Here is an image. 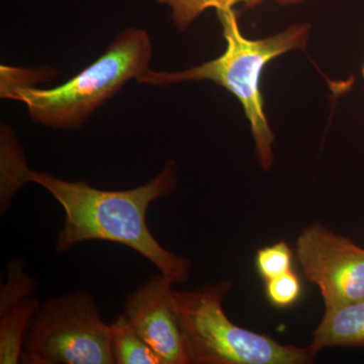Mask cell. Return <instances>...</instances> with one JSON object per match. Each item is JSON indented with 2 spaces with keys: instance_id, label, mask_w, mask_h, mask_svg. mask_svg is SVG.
<instances>
[{
  "instance_id": "11",
  "label": "cell",
  "mask_w": 364,
  "mask_h": 364,
  "mask_svg": "<svg viewBox=\"0 0 364 364\" xmlns=\"http://www.w3.org/2000/svg\"><path fill=\"white\" fill-rule=\"evenodd\" d=\"M112 346L116 364H162L156 352L121 314L112 323Z\"/></svg>"
},
{
  "instance_id": "13",
  "label": "cell",
  "mask_w": 364,
  "mask_h": 364,
  "mask_svg": "<svg viewBox=\"0 0 364 364\" xmlns=\"http://www.w3.org/2000/svg\"><path fill=\"white\" fill-rule=\"evenodd\" d=\"M164 4L171 11V20L177 28L186 31L193 21L208 9H233L236 4H243V0H155Z\"/></svg>"
},
{
  "instance_id": "8",
  "label": "cell",
  "mask_w": 364,
  "mask_h": 364,
  "mask_svg": "<svg viewBox=\"0 0 364 364\" xmlns=\"http://www.w3.org/2000/svg\"><path fill=\"white\" fill-rule=\"evenodd\" d=\"M311 344L318 351L327 347L364 346V299L326 310Z\"/></svg>"
},
{
  "instance_id": "14",
  "label": "cell",
  "mask_w": 364,
  "mask_h": 364,
  "mask_svg": "<svg viewBox=\"0 0 364 364\" xmlns=\"http://www.w3.org/2000/svg\"><path fill=\"white\" fill-rule=\"evenodd\" d=\"M294 252L284 241L258 249L256 269L264 282L293 270Z\"/></svg>"
},
{
  "instance_id": "4",
  "label": "cell",
  "mask_w": 364,
  "mask_h": 364,
  "mask_svg": "<svg viewBox=\"0 0 364 364\" xmlns=\"http://www.w3.org/2000/svg\"><path fill=\"white\" fill-rule=\"evenodd\" d=\"M233 289L229 280L188 291L174 289V306L188 364H309L318 354L306 347L279 343L227 317L223 303Z\"/></svg>"
},
{
  "instance_id": "12",
  "label": "cell",
  "mask_w": 364,
  "mask_h": 364,
  "mask_svg": "<svg viewBox=\"0 0 364 364\" xmlns=\"http://www.w3.org/2000/svg\"><path fill=\"white\" fill-rule=\"evenodd\" d=\"M36 289L35 279L25 272V262L21 259L11 261L7 265V279L0 294V314L6 312L23 299L33 296Z\"/></svg>"
},
{
  "instance_id": "1",
  "label": "cell",
  "mask_w": 364,
  "mask_h": 364,
  "mask_svg": "<svg viewBox=\"0 0 364 364\" xmlns=\"http://www.w3.org/2000/svg\"><path fill=\"white\" fill-rule=\"evenodd\" d=\"M26 183L39 184L65 212L56 241V251L65 253L85 241H107L136 251L174 284L186 282L191 262L163 247L151 234L146 215L151 203L173 193L177 165L169 160L152 181L138 188L105 191L86 181H67L46 172L26 170Z\"/></svg>"
},
{
  "instance_id": "15",
  "label": "cell",
  "mask_w": 364,
  "mask_h": 364,
  "mask_svg": "<svg viewBox=\"0 0 364 364\" xmlns=\"http://www.w3.org/2000/svg\"><path fill=\"white\" fill-rule=\"evenodd\" d=\"M265 286L268 301L277 308H289L301 298V280L294 270L267 280L265 282Z\"/></svg>"
},
{
  "instance_id": "5",
  "label": "cell",
  "mask_w": 364,
  "mask_h": 364,
  "mask_svg": "<svg viewBox=\"0 0 364 364\" xmlns=\"http://www.w3.org/2000/svg\"><path fill=\"white\" fill-rule=\"evenodd\" d=\"M21 363L116 364L112 328L85 291L48 299L31 320Z\"/></svg>"
},
{
  "instance_id": "3",
  "label": "cell",
  "mask_w": 364,
  "mask_h": 364,
  "mask_svg": "<svg viewBox=\"0 0 364 364\" xmlns=\"http://www.w3.org/2000/svg\"><path fill=\"white\" fill-rule=\"evenodd\" d=\"M226 51L219 58L179 72L150 70L138 83L166 86L184 81L208 80L223 86L238 98L250 124L255 154L261 168L269 171L274 163V134L265 116L259 79L268 62L291 51H305L311 26L298 23L265 39L250 40L242 35L233 9L217 11Z\"/></svg>"
},
{
  "instance_id": "2",
  "label": "cell",
  "mask_w": 364,
  "mask_h": 364,
  "mask_svg": "<svg viewBox=\"0 0 364 364\" xmlns=\"http://www.w3.org/2000/svg\"><path fill=\"white\" fill-rule=\"evenodd\" d=\"M152 43L141 28L119 33L104 54L77 75L53 88L33 87L1 66L2 98L20 100L35 123L54 129H79L98 107L129 81L150 70Z\"/></svg>"
},
{
  "instance_id": "10",
  "label": "cell",
  "mask_w": 364,
  "mask_h": 364,
  "mask_svg": "<svg viewBox=\"0 0 364 364\" xmlns=\"http://www.w3.org/2000/svg\"><path fill=\"white\" fill-rule=\"evenodd\" d=\"M28 168L20 144L11 131L2 128L0 146V213L6 214L16 193L25 186L23 176Z\"/></svg>"
},
{
  "instance_id": "16",
  "label": "cell",
  "mask_w": 364,
  "mask_h": 364,
  "mask_svg": "<svg viewBox=\"0 0 364 364\" xmlns=\"http://www.w3.org/2000/svg\"><path fill=\"white\" fill-rule=\"evenodd\" d=\"M273 1L280 4V6H293V4H301L305 0H243V6L245 9H252L259 6L262 2Z\"/></svg>"
},
{
  "instance_id": "9",
  "label": "cell",
  "mask_w": 364,
  "mask_h": 364,
  "mask_svg": "<svg viewBox=\"0 0 364 364\" xmlns=\"http://www.w3.org/2000/svg\"><path fill=\"white\" fill-rule=\"evenodd\" d=\"M40 305L31 296L0 314V363H21L26 330Z\"/></svg>"
},
{
  "instance_id": "17",
  "label": "cell",
  "mask_w": 364,
  "mask_h": 364,
  "mask_svg": "<svg viewBox=\"0 0 364 364\" xmlns=\"http://www.w3.org/2000/svg\"><path fill=\"white\" fill-rule=\"evenodd\" d=\"M361 74H363V77L364 79V63H363V68H361Z\"/></svg>"
},
{
  "instance_id": "6",
  "label": "cell",
  "mask_w": 364,
  "mask_h": 364,
  "mask_svg": "<svg viewBox=\"0 0 364 364\" xmlns=\"http://www.w3.org/2000/svg\"><path fill=\"white\" fill-rule=\"evenodd\" d=\"M296 259L320 289L326 310L364 299V248L320 223L299 235Z\"/></svg>"
},
{
  "instance_id": "7",
  "label": "cell",
  "mask_w": 364,
  "mask_h": 364,
  "mask_svg": "<svg viewBox=\"0 0 364 364\" xmlns=\"http://www.w3.org/2000/svg\"><path fill=\"white\" fill-rule=\"evenodd\" d=\"M174 282L162 273L127 296L123 314L162 364H188L176 306Z\"/></svg>"
}]
</instances>
